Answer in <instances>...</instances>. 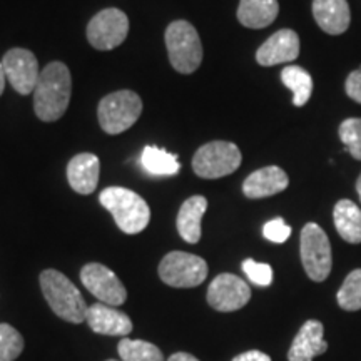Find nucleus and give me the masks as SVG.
<instances>
[{"label":"nucleus","mask_w":361,"mask_h":361,"mask_svg":"<svg viewBox=\"0 0 361 361\" xmlns=\"http://www.w3.org/2000/svg\"><path fill=\"white\" fill-rule=\"evenodd\" d=\"M324 328L316 319H310L301 326L288 353L290 361H313L316 356L326 353L328 343L324 341Z\"/></svg>","instance_id":"16"},{"label":"nucleus","mask_w":361,"mask_h":361,"mask_svg":"<svg viewBox=\"0 0 361 361\" xmlns=\"http://www.w3.org/2000/svg\"><path fill=\"white\" fill-rule=\"evenodd\" d=\"M117 351L123 361H164L162 351L156 345L144 340L123 338L117 345Z\"/></svg>","instance_id":"24"},{"label":"nucleus","mask_w":361,"mask_h":361,"mask_svg":"<svg viewBox=\"0 0 361 361\" xmlns=\"http://www.w3.org/2000/svg\"><path fill=\"white\" fill-rule=\"evenodd\" d=\"M142 114V101L133 90H117L99 102L97 117L107 134H121L137 123Z\"/></svg>","instance_id":"5"},{"label":"nucleus","mask_w":361,"mask_h":361,"mask_svg":"<svg viewBox=\"0 0 361 361\" xmlns=\"http://www.w3.org/2000/svg\"><path fill=\"white\" fill-rule=\"evenodd\" d=\"M241 161V151L236 144L213 141L197 149L192 157V171L202 179H218L233 174Z\"/></svg>","instance_id":"6"},{"label":"nucleus","mask_w":361,"mask_h":361,"mask_svg":"<svg viewBox=\"0 0 361 361\" xmlns=\"http://www.w3.org/2000/svg\"><path fill=\"white\" fill-rule=\"evenodd\" d=\"M338 134L350 156L356 161H361V117H350L343 121Z\"/></svg>","instance_id":"27"},{"label":"nucleus","mask_w":361,"mask_h":361,"mask_svg":"<svg viewBox=\"0 0 361 361\" xmlns=\"http://www.w3.org/2000/svg\"><path fill=\"white\" fill-rule=\"evenodd\" d=\"M281 80L293 92V104L296 107L306 106L313 94V79L310 72L300 66H286L281 71Z\"/></svg>","instance_id":"22"},{"label":"nucleus","mask_w":361,"mask_h":361,"mask_svg":"<svg viewBox=\"0 0 361 361\" xmlns=\"http://www.w3.org/2000/svg\"><path fill=\"white\" fill-rule=\"evenodd\" d=\"M207 209L204 196H191L180 206L178 213V231L189 245H196L201 239V221Z\"/></svg>","instance_id":"19"},{"label":"nucleus","mask_w":361,"mask_h":361,"mask_svg":"<svg viewBox=\"0 0 361 361\" xmlns=\"http://www.w3.org/2000/svg\"><path fill=\"white\" fill-rule=\"evenodd\" d=\"M6 71H4V66H2V61H0V96H2L4 89H6Z\"/></svg>","instance_id":"33"},{"label":"nucleus","mask_w":361,"mask_h":361,"mask_svg":"<svg viewBox=\"0 0 361 361\" xmlns=\"http://www.w3.org/2000/svg\"><path fill=\"white\" fill-rule=\"evenodd\" d=\"M166 47L169 62L180 74H192L202 62V44L200 34L186 20H174L166 29Z\"/></svg>","instance_id":"4"},{"label":"nucleus","mask_w":361,"mask_h":361,"mask_svg":"<svg viewBox=\"0 0 361 361\" xmlns=\"http://www.w3.org/2000/svg\"><path fill=\"white\" fill-rule=\"evenodd\" d=\"M6 78L13 89L22 96L34 92L40 71L35 56L27 49H11L2 59Z\"/></svg>","instance_id":"12"},{"label":"nucleus","mask_w":361,"mask_h":361,"mask_svg":"<svg viewBox=\"0 0 361 361\" xmlns=\"http://www.w3.org/2000/svg\"><path fill=\"white\" fill-rule=\"evenodd\" d=\"M278 13V0H241L238 20L247 29H264L276 20Z\"/></svg>","instance_id":"20"},{"label":"nucleus","mask_w":361,"mask_h":361,"mask_svg":"<svg viewBox=\"0 0 361 361\" xmlns=\"http://www.w3.org/2000/svg\"><path fill=\"white\" fill-rule=\"evenodd\" d=\"M85 322L97 335L124 336L133 331V322L128 314L104 303L90 305Z\"/></svg>","instance_id":"14"},{"label":"nucleus","mask_w":361,"mask_h":361,"mask_svg":"<svg viewBox=\"0 0 361 361\" xmlns=\"http://www.w3.org/2000/svg\"><path fill=\"white\" fill-rule=\"evenodd\" d=\"M300 56V37L295 30L281 29L274 32L256 52V62L263 67H271L293 62Z\"/></svg>","instance_id":"13"},{"label":"nucleus","mask_w":361,"mask_h":361,"mask_svg":"<svg viewBox=\"0 0 361 361\" xmlns=\"http://www.w3.org/2000/svg\"><path fill=\"white\" fill-rule=\"evenodd\" d=\"M80 281L89 293L97 298L99 303L121 306L128 298L124 284L116 276L114 271L101 263H89L80 271Z\"/></svg>","instance_id":"10"},{"label":"nucleus","mask_w":361,"mask_h":361,"mask_svg":"<svg viewBox=\"0 0 361 361\" xmlns=\"http://www.w3.org/2000/svg\"><path fill=\"white\" fill-rule=\"evenodd\" d=\"M243 271L250 281L256 286H269L273 283V268L266 263H258L255 259H245L243 261Z\"/></svg>","instance_id":"28"},{"label":"nucleus","mask_w":361,"mask_h":361,"mask_svg":"<svg viewBox=\"0 0 361 361\" xmlns=\"http://www.w3.org/2000/svg\"><path fill=\"white\" fill-rule=\"evenodd\" d=\"M251 300V290L245 279L231 273H223L207 288V303L221 313L241 310Z\"/></svg>","instance_id":"11"},{"label":"nucleus","mask_w":361,"mask_h":361,"mask_svg":"<svg viewBox=\"0 0 361 361\" xmlns=\"http://www.w3.org/2000/svg\"><path fill=\"white\" fill-rule=\"evenodd\" d=\"M333 219H335L336 231L341 239L350 245H360L361 243V209L350 200H341L336 202L333 209Z\"/></svg>","instance_id":"21"},{"label":"nucleus","mask_w":361,"mask_h":361,"mask_svg":"<svg viewBox=\"0 0 361 361\" xmlns=\"http://www.w3.org/2000/svg\"><path fill=\"white\" fill-rule=\"evenodd\" d=\"M101 173V162L96 154L82 152L74 156L67 166V179L71 188L79 194H92L96 191Z\"/></svg>","instance_id":"18"},{"label":"nucleus","mask_w":361,"mask_h":361,"mask_svg":"<svg viewBox=\"0 0 361 361\" xmlns=\"http://www.w3.org/2000/svg\"><path fill=\"white\" fill-rule=\"evenodd\" d=\"M71 72L62 62H51L40 71L34 90L35 116L44 123H54L66 114L71 102Z\"/></svg>","instance_id":"1"},{"label":"nucleus","mask_w":361,"mask_h":361,"mask_svg":"<svg viewBox=\"0 0 361 361\" xmlns=\"http://www.w3.org/2000/svg\"><path fill=\"white\" fill-rule=\"evenodd\" d=\"M301 263L310 279L322 283L329 276L333 266L331 245L326 233L316 223H308L301 229Z\"/></svg>","instance_id":"7"},{"label":"nucleus","mask_w":361,"mask_h":361,"mask_svg":"<svg viewBox=\"0 0 361 361\" xmlns=\"http://www.w3.org/2000/svg\"><path fill=\"white\" fill-rule=\"evenodd\" d=\"M233 361H271V358L263 351L258 350H251V351H245V353L238 355Z\"/></svg>","instance_id":"31"},{"label":"nucleus","mask_w":361,"mask_h":361,"mask_svg":"<svg viewBox=\"0 0 361 361\" xmlns=\"http://www.w3.org/2000/svg\"><path fill=\"white\" fill-rule=\"evenodd\" d=\"M263 234L268 241L281 245V243L288 241V238L291 236V228L283 218H274L264 224Z\"/></svg>","instance_id":"29"},{"label":"nucleus","mask_w":361,"mask_h":361,"mask_svg":"<svg viewBox=\"0 0 361 361\" xmlns=\"http://www.w3.org/2000/svg\"><path fill=\"white\" fill-rule=\"evenodd\" d=\"M345 90L346 96H348L351 101L361 104V66L360 69L351 72L345 82Z\"/></svg>","instance_id":"30"},{"label":"nucleus","mask_w":361,"mask_h":361,"mask_svg":"<svg viewBox=\"0 0 361 361\" xmlns=\"http://www.w3.org/2000/svg\"><path fill=\"white\" fill-rule=\"evenodd\" d=\"M101 204L112 214L116 224L126 234H137L147 228L151 209L139 194L126 188H107L99 196Z\"/></svg>","instance_id":"3"},{"label":"nucleus","mask_w":361,"mask_h":361,"mask_svg":"<svg viewBox=\"0 0 361 361\" xmlns=\"http://www.w3.org/2000/svg\"><path fill=\"white\" fill-rule=\"evenodd\" d=\"M129 34V19L119 8H106L92 17L87 25V39L97 51H112Z\"/></svg>","instance_id":"9"},{"label":"nucleus","mask_w":361,"mask_h":361,"mask_svg":"<svg viewBox=\"0 0 361 361\" xmlns=\"http://www.w3.org/2000/svg\"><path fill=\"white\" fill-rule=\"evenodd\" d=\"M107 361H117V360H107Z\"/></svg>","instance_id":"35"},{"label":"nucleus","mask_w":361,"mask_h":361,"mask_svg":"<svg viewBox=\"0 0 361 361\" xmlns=\"http://www.w3.org/2000/svg\"><path fill=\"white\" fill-rule=\"evenodd\" d=\"M356 191H358V194H360V201H361V174H360L358 180H356Z\"/></svg>","instance_id":"34"},{"label":"nucleus","mask_w":361,"mask_h":361,"mask_svg":"<svg viewBox=\"0 0 361 361\" xmlns=\"http://www.w3.org/2000/svg\"><path fill=\"white\" fill-rule=\"evenodd\" d=\"M159 276L168 286L196 288L207 278V263L191 252L173 251L162 258Z\"/></svg>","instance_id":"8"},{"label":"nucleus","mask_w":361,"mask_h":361,"mask_svg":"<svg viewBox=\"0 0 361 361\" xmlns=\"http://www.w3.org/2000/svg\"><path fill=\"white\" fill-rule=\"evenodd\" d=\"M288 184H290V178L281 168L268 166V168H261L247 176L243 183V192L250 200H261V197H269L283 192Z\"/></svg>","instance_id":"15"},{"label":"nucleus","mask_w":361,"mask_h":361,"mask_svg":"<svg viewBox=\"0 0 361 361\" xmlns=\"http://www.w3.org/2000/svg\"><path fill=\"white\" fill-rule=\"evenodd\" d=\"M24 351V338L11 324H0V361H16Z\"/></svg>","instance_id":"26"},{"label":"nucleus","mask_w":361,"mask_h":361,"mask_svg":"<svg viewBox=\"0 0 361 361\" xmlns=\"http://www.w3.org/2000/svg\"><path fill=\"white\" fill-rule=\"evenodd\" d=\"M338 305L346 311L361 310V269H355L346 276L336 295Z\"/></svg>","instance_id":"25"},{"label":"nucleus","mask_w":361,"mask_h":361,"mask_svg":"<svg viewBox=\"0 0 361 361\" xmlns=\"http://www.w3.org/2000/svg\"><path fill=\"white\" fill-rule=\"evenodd\" d=\"M313 16L319 29L329 35L345 34L351 22L346 0H313Z\"/></svg>","instance_id":"17"},{"label":"nucleus","mask_w":361,"mask_h":361,"mask_svg":"<svg viewBox=\"0 0 361 361\" xmlns=\"http://www.w3.org/2000/svg\"><path fill=\"white\" fill-rule=\"evenodd\" d=\"M40 290L44 293L45 301L59 318L75 324L85 322L89 306L75 284L61 271H42L40 273Z\"/></svg>","instance_id":"2"},{"label":"nucleus","mask_w":361,"mask_h":361,"mask_svg":"<svg viewBox=\"0 0 361 361\" xmlns=\"http://www.w3.org/2000/svg\"><path fill=\"white\" fill-rule=\"evenodd\" d=\"M168 361H200V360H197L196 356H192L189 353H183V351H180V353H174L173 356H169Z\"/></svg>","instance_id":"32"},{"label":"nucleus","mask_w":361,"mask_h":361,"mask_svg":"<svg viewBox=\"0 0 361 361\" xmlns=\"http://www.w3.org/2000/svg\"><path fill=\"white\" fill-rule=\"evenodd\" d=\"M142 168L152 176H173L179 173V161L176 154L157 146H146L141 154Z\"/></svg>","instance_id":"23"}]
</instances>
